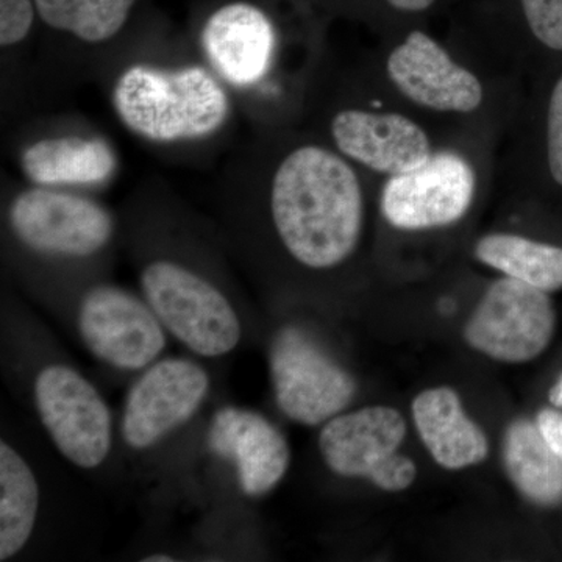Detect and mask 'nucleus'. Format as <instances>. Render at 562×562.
<instances>
[{"label":"nucleus","mask_w":562,"mask_h":562,"mask_svg":"<svg viewBox=\"0 0 562 562\" xmlns=\"http://www.w3.org/2000/svg\"><path fill=\"white\" fill-rule=\"evenodd\" d=\"M268 210L281 247L302 268H338L361 241L360 177L344 155L319 144H302L281 158L269 183Z\"/></svg>","instance_id":"nucleus-1"},{"label":"nucleus","mask_w":562,"mask_h":562,"mask_svg":"<svg viewBox=\"0 0 562 562\" xmlns=\"http://www.w3.org/2000/svg\"><path fill=\"white\" fill-rule=\"evenodd\" d=\"M113 106L128 131L154 143L206 138L232 110L221 81L202 66H131L114 83Z\"/></svg>","instance_id":"nucleus-2"},{"label":"nucleus","mask_w":562,"mask_h":562,"mask_svg":"<svg viewBox=\"0 0 562 562\" xmlns=\"http://www.w3.org/2000/svg\"><path fill=\"white\" fill-rule=\"evenodd\" d=\"M139 288L166 331L192 353L221 358L241 344L243 321L231 297L187 262L165 257L147 261Z\"/></svg>","instance_id":"nucleus-3"},{"label":"nucleus","mask_w":562,"mask_h":562,"mask_svg":"<svg viewBox=\"0 0 562 562\" xmlns=\"http://www.w3.org/2000/svg\"><path fill=\"white\" fill-rule=\"evenodd\" d=\"M33 403L47 435L76 468L92 471L109 460L113 416L101 392L65 362H50L36 373Z\"/></svg>","instance_id":"nucleus-4"},{"label":"nucleus","mask_w":562,"mask_h":562,"mask_svg":"<svg viewBox=\"0 0 562 562\" xmlns=\"http://www.w3.org/2000/svg\"><path fill=\"white\" fill-rule=\"evenodd\" d=\"M9 224L22 246L61 260L101 254L116 231L110 211L94 199L35 184L10 203Z\"/></svg>","instance_id":"nucleus-5"},{"label":"nucleus","mask_w":562,"mask_h":562,"mask_svg":"<svg viewBox=\"0 0 562 562\" xmlns=\"http://www.w3.org/2000/svg\"><path fill=\"white\" fill-rule=\"evenodd\" d=\"M269 372L281 413L306 427L344 413L357 394L353 376L297 327L277 333L269 349Z\"/></svg>","instance_id":"nucleus-6"},{"label":"nucleus","mask_w":562,"mask_h":562,"mask_svg":"<svg viewBox=\"0 0 562 562\" xmlns=\"http://www.w3.org/2000/svg\"><path fill=\"white\" fill-rule=\"evenodd\" d=\"M76 325L92 357L117 371H144L168 346V331L146 299L116 284H94L85 292Z\"/></svg>","instance_id":"nucleus-7"},{"label":"nucleus","mask_w":562,"mask_h":562,"mask_svg":"<svg viewBox=\"0 0 562 562\" xmlns=\"http://www.w3.org/2000/svg\"><path fill=\"white\" fill-rule=\"evenodd\" d=\"M557 314L546 291L505 277L484 292L464 327L473 350L495 361L535 360L552 341Z\"/></svg>","instance_id":"nucleus-8"},{"label":"nucleus","mask_w":562,"mask_h":562,"mask_svg":"<svg viewBox=\"0 0 562 562\" xmlns=\"http://www.w3.org/2000/svg\"><path fill=\"white\" fill-rule=\"evenodd\" d=\"M211 390L210 373L190 358H160L140 375L125 397L121 438L135 452H146L188 424Z\"/></svg>","instance_id":"nucleus-9"},{"label":"nucleus","mask_w":562,"mask_h":562,"mask_svg":"<svg viewBox=\"0 0 562 562\" xmlns=\"http://www.w3.org/2000/svg\"><path fill=\"white\" fill-rule=\"evenodd\" d=\"M475 172L461 155L439 151L413 171L392 176L382 191L383 216L401 231L454 224L471 209Z\"/></svg>","instance_id":"nucleus-10"},{"label":"nucleus","mask_w":562,"mask_h":562,"mask_svg":"<svg viewBox=\"0 0 562 562\" xmlns=\"http://www.w3.org/2000/svg\"><path fill=\"white\" fill-rule=\"evenodd\" d=\"M394 87L409 101L442 113H473L484 92L475 74L454 63L425 32L413 31L391 52L386 65Z\"/></svg>","instance_id":"nucleus-11"},{"label":"nucleus","mask_w":562,"mask_h":562,"mask_svg":"<svg viewBox=\"0 0 562 562\" xmlns=\"http://www.w3.org/2000/svg\"><path fill=\"white\" fill-rule=\"evenodd\" d=\"M206 443L221 460L235 468L239 490L250 498L276 490L291 464L283 432L260 413L224 406L211 417Z\"/></svg>","instance_id":"nucleus-12"},{"label":"nucleus","mask_w":562,"mask_h":562,"mask_svg":"<svg viewBox=\"0 0 562 562\" xmlns=\"http://www.w3.org/2000/svg\"><path fill=\"white\" fill-rule=\"evenodd\" d=\"M330 133L344 157L391 177L420 168L432 157L424 128L398 113L342 110L333 117Z\"/></svg>","instance_id":"nucleus-13"},{"label":"nucleus","mask_w":562,"mask_h":562,"mask_svg":"<svg viewBox=\"0 0 562 562\" xmlns=\"http://www.w3.org/2000/svg\"><path fill=\"white\" fill-rule=\"evenodd\" d=\"M211 68L236 88L258 83L271 68L276 31L265 11L246 2L214 11L202 32Z\"/></svg>","instance_id":"nucleus-14"},{"label":"nucleus","mask_w":562,"mask_h":562,"mask_svg":"<svg viewBox=\"0 0 562 562\" xmlns=\"http://www.w3.org/2000/svg\"><path fill=\"white\" fill-rule=\"evenodd\" d=\"M406 436V422L391 406H366L341 413L322 425V460L346 479H368L397 453Z\"/></svg>","instance_id":"nucleus-15"},{"label":"nucleus","mask_w":562,"mask_h":562,"mask_svg":"<svg viewBox=\"0 0 562 562\" xmlns=\"http://www.w3.org/2000/svg\"><path fill=\"white\" fill-rule=\"evenodd\" d=\"M413 419L422 442L443 469L471 468L490 454L486 435L465 414L460 395L452 387L420 392L413 402Z\"/></svg>","instance_id":"nucleus-16"},{"label":"nucleus","mask_w":562,"mask_h":562,"mask_svg":"<svg viewBox=\"0 0 562 562\" xmlns=\"http://www.w3.org/2000/svg\"><path fill=\"white\" fill-rule=\"evenodd\" d=\"M20 165L35 187H98L114 176L117 157L98 136H47L22 150Z\"/></svg>","instance_id":"nucleus-17"},{"label":"nucleus","mask_w":562,"mask_h":562,"mask_svg":"<svg viewBox=\"0 0 562 562\" xmlns=\"http://www.w3.org/2000/svg\"><path fill=\"white\" fill-rule=\"evenodd\" d=\"M503 461L514 486L528 501L541 506L562 502V461L538 424L519 419L509 425L503 441Z\"/></svg>","instance_id":"nucleus-18"},{"label":"nucleus","mask_w":562,"mask_h":562,"mask_svg":"<svg viewBox=\"0 0 562 562\" xmlns=\"http://www.w3.org/2000/svg\"><path fill=\"white\" fill-rule=\"evenodd\" d=\"M40 483L25 458L10 442H0V561L25 549L35 531Z\"/></svg>","instance_id":"nucleus-19"},{"label":"nucleus","mask_w":562,"mask_h":562,"mask_svg":"<svg viewBox=\"0 0 562 562\" xmlns=\"http://www.w3.org/2000/svg\"><path fill=\"white\" fill-rule=\"evenodd\" d=\"M475 258L538 290L550 292L562 288L561 247L509 233H492L476 243Z\"/></svg>","instance_id":"nucleus-20"},{"label":"nucleus","mask_w":562,"mask_h":562,"mask_svg":"<svg viewBox=\"0 0 562 562\" xmlns=\"http://www.w3.org/2000/svg\"><path fill=\"white\" fill-rule=\"evenodd\" d=\"M41 20L85 43H105L124 27L136 0H33Z\"/></svg>","instance_id":"nucleus-21"},{"label":"nucleus","mask_w":562,"mask_h":562,"mask_svg":"<svg viewBox=\"0 0 562 562\" xmlns=\"http://www.w3.org/2000/svg\"><path fill=\"white\" fill-rule=\"evenodd\" d=\"M524 20L536 40L562 50V0H519Z\"/></svg>","instance_id":"nucleus-22"},{"label":"nucleus","mask_w":562,"mask_h":562,"mask_svg":"<svg viewBox=\"0 0 562 562\" xmlns=\"http://www.w3.org/2000/svg\"><path fill=\"white\" fill-rule=\"evenodd\" d=\"M35 10L32 0H0V44L16 46L32 31Z\"/></svg>","instance_id":"nucleus-23"},{"label":"nucleus","mask_w":562,"mask_h":562,"mask_svg":"<svg viewBox=\"0 0 562 562\" xmlns=\"http://www.w3.org/2000/svg\"><path fill=\"white\" fill-rule=\"evenodd\" d=\"M547 158L554 181L562 187V77L554 85L547 113Z\"/></svg>","instance_id":"nucleus-24"},{"label":"nucleus","mask_w":562,"mask_h":562,"mask_svg":"<svg viewBox=\"0 0 562 562\" xmlns=\"http://www.w3.org/2000/svg\"><path fill=\"white\" fill-rule=\"evenodd\" d=\"M417 476V468L412 458L395 453L384 462L382 469L375 473L371 483L380 490L387 492H401L408 490Z\"/></svg>","instance_id":"nucleus-25"},{"label":"nucleus","mask_w":562,"mask_h":562,"mask_svg":"<svg viewBox=\"0 0 562 562\" xmlns=\"http://www.w3.org/2000/svg\"><path fill=\"white\" fill-rule=\"evenodd\" d=\"M539 430L542 431L543 438L550 443L554 453L562 461V416L553 409H542L536 419Z\"/></svg>","instance_id":"nucleus-26"},{"label":"nucleus","mask_w":562,"mask_h":562,"mask_svg":"<svg viewBox=\"0 0 562 562\" xmlns=\"http://www.w3.org/2000/svg\"><path fill=\"white\" fill-rule=\"evenodd\" d=\"M384 2L397 13L419 14L432 9L438 0H384Z\"/></svg>","instance_id":"nucleus-27"},{"label":"nucleus","mask_w":562,"mask_h":562,"mask_svg":"<svg viewBox=\"0 0 562 562\" xmlns=\"http://www.w3.org/2000/svg\"><path fill=\"white\" fill-rule=\"evenodd\" d=\"M549 397L550 402H552L554 406H561L562 408V375L552 390H550Z\"/></svg>","instance_id":"nucleus-28"},{"label":"nucleus","mask_w":562,"mask_h":562,"mask_svg":"<svg viewBox=\"0 0 562 562\" xmlns=\"http://www.w3.org/2000/svg\"><path fill=\"white\" fill-rule=\"evenodd\" d=\"M144 562H173L176 558H172L171 554L168 553H151L147 554L146 558H143Z\"/></svg>","instance_id":"nucleus-29"}]
</instances>
